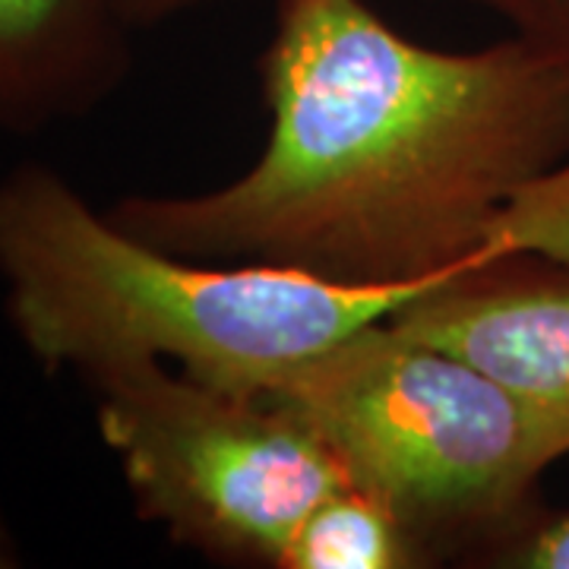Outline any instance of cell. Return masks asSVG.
Here are the masks:
<instances>
[{
	"label": "cell",
	"mask_w": 569,
	"mask_h": 569,
	"mask_svg": "<svg viewBox=\"0 0 569 569\" xmlns=\"http://www.w3.org/2000/svg\"><path fill=\"white\" fill-rule=\"evenodd\" d=\"M108 3L114 7V13L121 17L127 29H146V26L171 20V17L187 13L209 0H108Z\"/></svg>",
	"instance_id": "obj_11"
},
{
	"label": "cell",
	"mask_w": 569,
	"mask_h": 569,
	"mask_svg": "<svg viewBox=\"0 0 569 569\" xmlns=\"http://www.w3.org/2000/svg\"><path fill=\"white\" fill-rule=\"evenodd\" d=\"M427 550L392 509L370 490L348 481L307 512L282 569H421Z\"/></svg>",
	"instance_id": "obj_7"
},
{
	"label": "cell",
	"mask_w": 569,
	"mask_h": 569,
	"mask_svg": "<svg viewBox=\"0 0 569 569\" xmlns=\"http://www.w3.org/2000/svg\"><path fill=\"white\" fill-rule=\"evenodd\" d=\"M0 567H17V548L3 526H0Z\"/></svg>",
	"instance_id": "obj_12"
},
{
	"label": "cell",
	"mask_w": 569,
	"mask_h": 569,
	"mask_svg": "<svg viewBox=\"0 0 569 569\" xmlns=\"http://www.w3.org/2000/svg\"><path fill=\"white\" fill-rule=\"evenodd\" d=\"M86 380L137 512L206 560L282 569L307 512L348 485L323 440L266 396L224 392L156 358Z\"/></svg>",
	"instance_id": "obj_4"
},
{
	"label": "cell",
	"mask_w": 569,
	"mask_h": 569,
	"mask_svg": "<svg viewBox=\"0 0 569 569\" xmlns=\"http://www.w3.org/2000/svg\"><path fill=\"white\" fill-rule=\"evenodd\" d=\"M481 567L569 569V509H538L529 522L490 550Z\"/></svg>",
	"instance_id": "obj_9"
},
{
	"label": "cell",
	"mask_w": 569,
	"mask_h": 569,
	"mask_svg": "<svg viewBox=\"0 0 569 569\" xmlns=\"http://www.w3.org/2000/svg\"><path fill=\"white\" fill-rule=\"evenodd\" d=\"M0 279L44 370L156 358L238 396L272 392L443 282L355 288L279 266L190 260L99 216L44 164L0 178Z\"/></svg>",
	"instance_id": "obj_2"
},
{
	"label": "cell",
	"mask_w": 569,
	"mask_h": 569,
	"mask_svg": "<svg viewBox=\"0 0 569 569\" xmlns=\"http://www.w3.org/2000/svg\"><path fill=\"white\" fill-rule=\"evenodd\" d=\"M108 0H0V130H39L102 102L127 73Z\"/></svg>",
	"instance_id": "obj_6"
},
{
	"label": "cell",
	"mask_w": 569,
	"mask_h": 569,
	"mask_svg": "<svg viewBox=\"0 0 569 569\" xmlns=\"http://www.w3.org/2000/svg\"><path fill=\"white\" fill-rule=\"evenodd\" d=\"M462 355L569 427V266L507 257L459 269L389 317Z\"/></svg>",
	"instance_id": "obj_5"
},
{
	"label": "cell",
	"mask_w": 569,
	"mask_h": 569,
	"mask_svg": "<svg viewBox=\"0 0 569 569\" xmlns=\"http://www.w3.org/2000/svg\"><path fill=\"white\" fill-rule=\"evenodd\" d=\"M266 399L301 418L433 567H481L541 509L545 471L569 456V427L389 317L298 367Z\"/></svg>",
	"instance_id": "obj_3"
},
{
	"label": "cell",
	"mask_w": 569,
	"mask_h": 569,
	"mask_svg": "<svg viewBox=\"0 0 569 569\" xmlns=\"http://www.w3.org/2000/svg\"><path fill=\"white\" fill-rule=\"evenodd\" d=\"M260 86L269 137L244 174L108 219L203 263L408 288L500 260L507 206L569 162V58L522 36L443 51L365 0H279Z\"/></svg>",
	"instance_id": "obj_1"
},
{
	"label": "cell",
	"mask_w": 569,
	"mask_h": 569,
	"mask_svg": "<svg viewBox=\"0 0 569 569\" xmlns=\"http://www.w3.org/2000/svg\"><path fill=\"white\" fill-rule=\"evenodd\" d=\"M493 257H535L569 266V162L529 183L490 234Z\"/></svg>",
	"instance_id": "obj_8"
},
{
	"label": "cell",
	"mask_w": 569,
	"mask_h": 569,
	"mask_svg": "<svg viewBox=\"0 0 569 569\" xmlns=\"http://www.w3.org/2000/svg\"><path fill=\"white\" fill-rule=\"evenodd\" d=\"M512 26V36L569 58V0H475Z\"/></svg>",
	"instance_id": "obj_10"
}]
</instances>
